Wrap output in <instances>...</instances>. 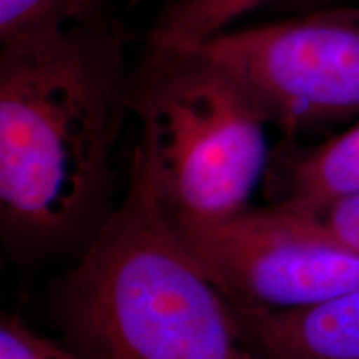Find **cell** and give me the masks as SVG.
Here are the masks:
<instances>
[{"label": "cell", "instance_id": "ba28073f", "mask_svg": "<svg viewBox=\"0 0 359 359\" xmlns=\"http://www.w3.org/2000/svg\"><path fill=\"white\" fill-rule=\"evenodd\" d=\"M273 2L280 0H172L156 17L148 37L201 43Z\"/></svg>", "mask_w": 359, "mask_h": 359}, {"label": "cell", "instance_id": "7c38bea8", "mask_svg": "<svg viewBox=\"0 0 359 359\" xmlns=\"http://www.w3.org/2000/svg\"><path fill=\"white\" fill-rule=\"evenodd\" d=\"M286 2L294 4V6H303V7H309V6H323V4H336V2H344V0H286Z\"/></svg>", "mask_w": 359, "mask_h": 359}, {"label": "cell", "instance_id": "8fae6325", "mask_svg": "<svg viewBox=\"0 0 359 359\" xmlns=\"http://www.w3.org/2000/svg\"><path fill=\"white\" fill-rule=\"evenodd\" d=\"M331 235L359 253V195L336 201L321 213L314 215Z\"/></svg>", "mask_w": 359, "mask_h": 359}, {"label": "cell", "instance_id": "277c9868", "mask_svg": "<svg viewBox=\"0 0 359 359\" xmlns=\"http://www.w3.org/2000/svg\"><path fill=\"white\" fill-rule=\"evenodd\" d=\"M283 137L359 120V7L330 6L198 43Z\"/></svg>", "mask_w": 359, "mask_h": 359}, {"label": "cell", "instance_id": "9c48e42d", "mask_svg": "<svg viewBox=\"0 0 359 359\" xmlns=\"http://www.w3.org/2000/svg\"><path fill=\"white\" fill-rule=\"evenodd\" d=\"M107 17V0H0V42Z\"/></svg>", "mask_w": 359, "mask_h": 359}, {"label": "cell", "instance_id": "8992f818", "mask_svg": "<svg viewBox=\"0 0 359 359\" xmlns=\"http://www.w3.org/2000/svg\"><path fill=\"white\" fill-rule=\"evenodd\" d=\"M231 308L259 359H359V288L302 308Z\"/></svg>", "mask_w": 359, "mask_h": 359}, {"label": "cell", "instance_id": "6da1fadb", "mask_svg": "<svg viewBox=\"0 0 359 359\" xmlns=\"http://www.w3.org/2000/svg\"><path fill=\"white\" fill-rule=\"evenodd\" d=\"M128 42L114 15L0 42V228L17 253L85 246L114 212Z\"/></svg>", "mask_w": 359, "mask_h": 359}, {"label": "cell", "instance_id": "30bf717a", "mask_svg": "<svg viewBox=\"0 0 359 359\" xmlns=\"http://www.w3.org/2000/svg\"><path fill=\"white\" fill-rule=\"evenodd\" d=\"M0 359H88L69 344L45 338L30 330L17 314L0 318Z\"/></svg>", "mask_w": 359, "mask_h": 359}, {"label": "cell", "instance_id": "52a82bcc", "mask_svg": "<svg viewBox=\"0 0 359 359\" xmlns=\"http://www.w3.org/2000/svg\"><path fill=\"white\" fill-rule=\"evenodd\" d=\"M264 193L269 203L318 215L359 195V120L314 145L283 137L273 148Z\"/></svg>", "mask_w": 359, "mask_h": 359}, {"label": "cell", "instance_id": "7a4b0ae2", "mask_svg": "<svg viewBox=\"0 0 359 359\" xmlns=\"http://www.w3.org/2000/svg\"><path fill=\"white\" fill-rule=\"evenodd\" d=\"M58 316L67 344L88 359H259L135 148L127 191L65 278Z\"/></svg>", "mask_w": 359, "mask_h": 359}, {"label": "cell", "instance_id": "4fadbf2b", "mask_svg": "<svg viewBox=\"0 0 359 359\" xmlns=\"http://www.w3.org/2000/svg\"><path fill=\"white\" fill-rule=\"evenodd\" d=\"M130 2H132V4H135V2H140V0H130Z\"/></svg>", "mask_w": 359, "mask_h": 359}, {"label": "cell", "instance_id": "5b68a950", "mask_svg": "<svg viewBox=\"0 0 359 359\" xmlns=\"http://www.w3.org/2000/svg\"><path fill=\"white\" fill-rule=\"evenodd\" d=\"M172 224L233 306L302 308L359 288V253L314 215L268 203Z\"/></svg>", "mask_w": 359, "mask_h": 359}, {"label": "cell", "instance_id": "3957f363", "mask_svg": "<svg viewBox=\"0 0 359 359\" xmlns=\"http://www.w3.org/2000/svg\"><path fill=\"white\" fill-rule=\"evenodd\" d=\"M128 109L161 208L173 223H213L246 206L266 175V127L235 75L198 43L147 37Z\"/></svg>", "mask_w": 359, "mask_h": 359}]
</instances>
